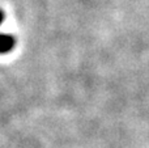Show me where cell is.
I'll list each match as a JSON object with an SVG mask.
<instances>
[{"label":"cell","mask_w":149,"mask_h":148,"mask_svg":"<svg viewBox=\"0 0 149 148\" xmlns=\"http://www.w3.org/2000/svg\"><path fill=\"white\" fill-rule=\"evenodd\" d=\"M15 47V38L9 34L0 33V54L9 52Z\"/></svg>","instance_id":"6da1fadb"},{"label":"cell","mask_w":149,"mask_h":148,"mask_svg":"<svg viewBox=\"0 0 149 148\" xmlns=\"http://www.w3.org/2000/svg\"><path fill=\"white\" fill-rule=\"evenodd\" d=\"M3 21H4V13H3V10H0V25Z\"/></svg>","instance_id":"7a4b0ae2"}]
</instances>
